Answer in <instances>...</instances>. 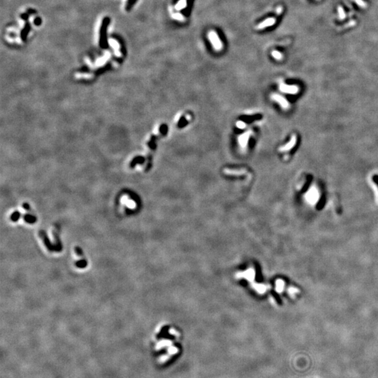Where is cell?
<instances>
[{"instance_id":"52a82bcc","label":"cell","mask_w":378,"mask_h":378,"mask_svg":"<svg viewBox=\"0 0 378 378\" xmlns=\"http://www.w3.org/2000/svg\"><path fill=\"white\" fill-rule=\"evenodd\" d=\"M272 56H273V58L277 59V60H282L283 58L282 54L280 52H278L277 51H273L272 52Z\"/></svg>"},{"instance_id":"ba28073f","label":"cell","mask_w":378,"mask_h":378,"mask_svg":"<svg viewBox=\"0 0 378 378\" xmlns=\"http://www.w3.org/2000/svg\"><path fill=\"white\" fill-rule=\"evenodd\" d=\"M353 1L356 4L358 7H360L361 8L365 9L367 7V4H366V2H365L364 1H363V0H353Z\"/></svg>"},{"instance_id":"30bf717a","label":"cell","mask_w":378,"mask_h":378,"mask_svg":"<svg viewBox=\"0 0 378 378\" xmlns=\"http://www.w3.org/2000/svg\"><path fill=\"white\" fill-rule=\"evenodd\" d=\"M134 1H135V0H128V4H127V7H126L127 10L128 11L129 9L131 8V7H132V4L134 3Z\"/></svg>"},{"instance_id":"5b68a950","label":"cell","mask_w":378,"mask_h":378,"mask_svg":"<svg viewBox=\"0 0 378 378\" xmlns=\"http://www.w3.org/2000/svg\"><path fill=\"white\" fill-rule=\"evenodd\" d=\"M186 7V0H181L176 5L175 8L176 10H181V9L185 8Z\"/></svg>"},{"instance_id":"6da1fadb","label":"cell","mask_w":378,"mask_h":378,"mask_svg":"<svg viewBox=\"0 0 378 378\" xmlns=\"http://www.w3.org/2000/svg\"><path fill=\"white\" fill-rule=\"evenodd\" d=\"M110 22V19L108 17H106L102 20V24L101 29H100V45L102 48H107V28Z\"/></svg>"},{"instance_id":"7a4b0ae2","label":"cell","mask_w":378,"mask_h":378,"mask_svg":"<svg viewBox=\"0 0 378 378\" xmlns=\"http://www.w3.org/2000/svg\"><path fill=\"white\" fill-rule=\"evenodd\" d=\"M208 37L212 46L216 51H221L223 48V43L216 32L210 31L208 34Z\"/></svg>"},{"instance_id":"7c38bea8","label":"cell","mask_w":378,"mask_h":378,"mask_svg":"<svg viewBox=\"0 0 378 378\" xmlns=\"http://www.w3.org/2000/svg\"><path fill=\"white\" fill-rule=\"evenodd\" d=\"M373 180L375 183L377 184L378 186V175H374L373 176Z\"/></svg>"},{"instance_id":"3957f363","label":"cell","mask_w":378,"mask_h":378,"mask_svg":"<svg viewBox=\"0 0 378 378\" xmlns=\"http://www.w3.org/2000/svg\"><path fill=\"white\" fill-rule=\"evenodd\" d=\"M275 22H276V19H275V18H267L266 19V20H264V21L261 22V23L258 25V26H256V28L258 30H263L264 29V28L267 27H270V26L275 25Z\"/></svg>"},{"instance_id":"9c48e42d","label":"cell","mask_w":378,"mask_h":378,"mask_svg":"<svg viewBox=\"0 0 378 378\" xmlns=\"http://www.w3.org/2000/svg\"><path fill=\"white\" fill-rule=\"evenodd\" d=\"M324 205H325V199L323 197L322 200H321L320 202H319L318 205H317V210H322Z\"/></svg>"},{"instance_id":"8fae6325","label":"cell","mask_w":378,"mask_h":378,"mask_svg":"<svg viewBox=\"0 0 378 378\" xmlns=\"http://www.w3.org/2000/svg\"><path fill=\"white\" fill-rule=\"evenodd\" d=\"M356 25V21H355V20H351V21H350L349 22H348L347 24L345 25L344 26V27H351V26H354V25Z\"/></svg>"},{"instance_id":"8992f818","label":"cell","mask_w":378,"mask_h":378,"mask_svg":"<svg viewBox=\"0 0 378 378\" xmlns=\"http://www.w3.org/2000/svg\"><path fill=\"white\" fill-rule=\"evenodd\" d=\"M317 198V192L314 191V190H312L309 193V196H308V199L310 201H314Z\"/></svg>"},{"instance_id":"4fadbf2b","label":"cell","mask_w":378,"mask_h":378,"mask_svg":"<svg viewBox=\"0 0 378 378\" xmlns=\"http://www.w3.org/2000/svg\"><path fill=\"white\" fill-rule=\"evenodd\" d=\"M282 7H279L277 9V15H280L282 14Z\"/></svg>"},{"instance_id":"5bb4252c","label":"cell","mask_w":378,"mask_h":378,"mask_svg":"<svg viewBox=\"0 0 378 378\" xmlns=\"http://www.w3.org/2000/svg\"><path fill=\"white\" fill-rule=\"evenodd\" d=\"M35 24L37 25H39L41 24V19L39 18H36L35 20Z\"/></svg>"},{"instance_id":"277c9868","label":"cell","mask_w":378,"mask_h":378,"mask_svg":"<svg viewBox=\"0 0 378 378\" xmlns=\"http://www.w3.org/2000/svg\"><path fill=\"white\" fill-rule=\"evenodd\" d=\"M338 16H339V19L340 20H343L346 18V14H345V10L342 7H338Z\"/></svg>"}]
</instances>
